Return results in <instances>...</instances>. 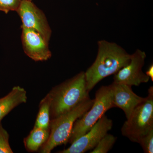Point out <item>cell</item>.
<instances>
[{"label": "cell", "instance_id": "3957f363", "mask_svg": "<svg viewBox=\"0 0 153 153\" xmlns=\"http://www.w3.org/2000/svg\"><path fill=\"white\" fill-rule=\"evenodd\" d=\"M94 101L89 97L71 110L51 120L49 138L40 152L51 153L57 146L68 143L74 123L90 109Z\"/></svg>", "mask_w": 153, "mask_h": 153}, {"label": "cell", "instance_id": "4fadbf2b", "mask_svg": "<svg viewBox=\"0 0 153 153\" xmlns=\"http://www.w3.org/2000/svg\"><path fill=\"white\" fill-rule=\"evenodd\" d=\"M50 100L48 94L40 102L39 110L34 127L49 129L50 120Z\"/></svg>", "mask_w": 153, "mask_h": 153}, {"label": "cell", "instance_id": "ac0fdd59", "mask_svg": "<svg viewBox=\"0 0 153 153\" xmlns=\"http://www.w3.org/2000/svg\"><path fill=\"white\" fill-rule=\"evenodd\" d=\"M146 74L147 76H149L152 79V81H153V65L152 64L151 66L149 67V69L146 72Z\"/></svg>", "mask_w": 153, "mask_h": 153}, {"label": "cell", "instance_id": "e0dca14e", "mask_svg": "<svg viewBox=\"0 0 153 153\" xmlns=\"http://www.w3.org/2000/svg\"><path fill=\"white\" fill-rule=\"evenodd\" d=\"M22 0H0V11L5 13L16 11L19 8Z\"/></svg>", "mask_w": 153, "mask_h": 153}, {"label": "cell", "instance_id": "7c38bea8", "mask_svg": "<svg viewBox=\"0 0 153 153\" xmlns=\"http://www.w3.org/2000/svg\"><path fill=\"white\" fill-rule=\"evenodd\" d=\"M49 133V129L34 127L29 135L24 140L25 148L29 152H37L47 141Z\"/></svg>", "mask_w": 153, "mask_h": 153}, {"label": "cell", "instance_id": "5bb4252c", "mask_svg": "<svg viewBox=\"0 0 153 153\" xmlns=\"http://www.w3.org/2000/svg\"><path fill=\"white\" fill-rule=\"evenodd\" d=\"M117 137L111 134H107L97 145L91 153H106L113 146Z\"/></svg>", "mask_w": 153, "mask_h": 153}, {"label": "cell", "instance_id": "52a82bcc", "mask_svg": "<svg viewBox=\"0 0 153 153\" xmlns=\"http://www.w3.org/2000/svg\"><path fill=\"white\" fill-rule=\"evenodd\" d=\"M22 22L21 27L32 29L40 33L49 42L52 31L44 12L29 0H22L16 11Z\"/></svg>", "mask_w": 153, "mask_h": 153}, {"label": "cell", "instance_id": "30bf717a", "mask_svg": "<svg viewBox=\"0 0 153 153\" xmlns=\"http://www.w3.org/2000/svg\"><path fill=\"white\" fill-rule=\"evenodd\" d=\"M110 85L112 90L114 107L123 110L127 119L134 110L146 99V97H141L134 93L130 85L114 82Z\"/></svg>", "mask_w": 153, "mask_h": 153}, {"label": "cell", "instance_id": "8fae6325", "mask_svg": "<svg viewBox=\"0 0 153 153\" xmlns=\"http://www.w3.org/2000/svg\"><path fill=\"white\" fill-rule=\"evenodd\" d=\"M27 91L20 86H14L7 95L0 98V123L13 108L27 101Z\"/></svg>", "mask_w": 153, "mask_h": 153}, {"label": "cell", "instance_id": "277c9868", "mask_svg": "<svg viewBox=\"0 0 153 153\" xmlns=\"http://www.w3.org/2000/svg\"><path fill=\"white\" fill-rule=\"evenodd\" d=\"M153 129V87L148 90L144 101L134 110L125 122L121 131L123 136L132 142L140 139Z\"/></svg>", "mask_w": 153, "mask_h": 153}, {"label": "cell", "instance_id": "d6986e66", "mask_svg": "<svg viewBox=\"0 0 153 153\" xmlns=\"http://www.w3.org/2000/svg\"><path fill=\"white\" fill-rule=\"evenodd\" d=\"M29 1H32V0H29Z\"/></svg>", "mask_w": 153, "mask_h": 153}, {"label": "cell", "instance_id": "8992f818", "mask_svg": "<svg viewBox=\"0 0 153 153\" xmlns=\"http://www.w3.org/2000/svg\"><path fill=\"white\" fill-rule=\"evenodd\" d=\"M112 126V120L103 115L86 133L75 140L69 147L57 153H84L93 149Z\"/></svg>", "mask_w": 153, "mask_h": 153}, {"label": "cell", "instance_id": "7a4b0ae2", "mask_svg": "<svg viewBox=\"0 0 153 153\" xmlns=\"http://www.w3.org/2000/svg\"><path fill=\"white\" fill-rule=\"evenodd\" d=\"M89 92L83 71L53 87L48 94L51 120L73 109L89 97Z\"/></svg>", "mask_w": 153, "mask_h": 153}, {"label": "cell", "instance_id": "2e32d148", "mask_svg": "<svg viewBox=\"0 0 153 153\" xmlns=\"http://www.w3.org/2000/svg\"><path fill=\"white\" fill-rule=\"evenodd\" d=\"M140 145L145 153H153V129L140 139Z\"/></svg>", "mask_w": 153, "mask_h": 153}, {"label": "cell", "instance_id": "5b68a950", "mask_svg": "<svg viewBox=\"0 0 153 153\" xmlns=\"http://www.w3.org/2000/svg\"><path fill=\"white\" fill-rule=\"evenodd\" d=\"M114 107L110 85L101 86L96 92L92 106L74 123L68 143L71 144L85 134L107 111Z\"/></svg>", "mask_w": 153, "mask_h": 153}, {"label": "cell", "instance_id": "9a60e30c", "mask_svg": "<svg viewBox=\"0 0 153 153\" xmlns=\"http://www.w3.org/2000/svg\"><path fill=\"white\" fill-rule=\"evenodd\" d=\"M9 134L0 123V153H13L9 143Z\"/></svg>", "mask_w": 153, "mask_h": 153}, {"label": "cell", "instance_id": "9c48e42d", "mask_svg": "<svg viewBox=\"0 0 153 153\" xmlns=\"http://www.w3.org/2000/svg\"><path fill=\"white\" fill-rule=\"evenodd\" d=\"M21 28L22 46L27 56L35 61H46L50 59L52 55L49 42L35 30Z\"/></svg>", "mask_w": 153, "mask_h": 153}, {"label": "cell", "instance_id": "6da1fadb", "mask_svg": "<svg viewBox=\"0 0 153 153\" xmlns=\"http://www.w3.org/2000/svg\"><path fill=\"white\" fill-rule=\"evenodd\" d=\"M95 61L85 72L88 90L90 91L102 79L117 73L127 65L131 55L116 43L99 41Z\"/></svg>", "mask_w": 153, "mask_h": 153}, {"label": "cell", "instance_id": "ba28073f", "mask_svg": "<svg viewBox=\"0 0 153 153\" xmlns=\"http://www.w3.org/2000/svg\"><path fill=\"white\" fill-rule=\"evenodd\" d=\"M146 57L144 52L137 49L131 55L129 63L114 74L113 82L138 86L149 82L150 77L142 71Z\"/></svg>", "mask_w": 153, "mask_h": 153}]
</instances>
